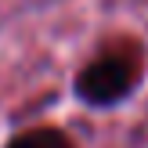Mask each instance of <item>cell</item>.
I'll list each match as a JSON object with an SVG mask.
<instances>
[{"instance_id":"6da1fadb","label":"cell","mask_w":148,"mask_h":148,"mask_svg":"<svg viewBox=\"0 0 148 148\" xmlns=\"http://www.w3.org/2000/svg\"><path fill=\"white\" fill-rule=\"evenodd\" d=\"M134 87V65L127 62V54H108L98 58L94 65H87L76 79V94L87 105H112Z\"/></svg>"},{"instance_id":"7a4b0ae2","label":"cell","mask_w":148,"mask_h":148,"mask_svg":"<svg viewBox=\"0 0 148 148\" xmlns=\"http://www.w3.org/2000/svg\"><path fill=\"white\" fill-rule=\"evenodd\" d=\"M7 148H72V145L58 130H25V134H18Z\"/></svg>"}]
</instances>
